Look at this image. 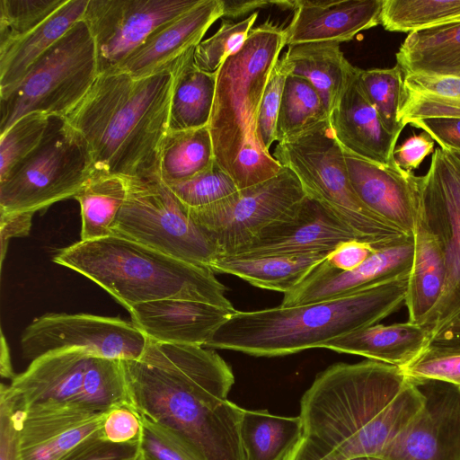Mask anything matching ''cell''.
<instances>
[{"label":"cell","instance_id":"6da1fadb","mask_svg":"<svg viewBox=\"0 0 460 460\" xmlns=\"http://www.w3.org/2000/svg\"><path fill=\"white\" fill-rule=\"evenodd\" d=\"M122 365L137 413L183 436L206 460H246L244 409L228 399L234 376L216 351L149 340L138 358Z\"/></svg>","mask_w":460,"mask_h":460},{"label":"cell","instance_id":"7a4b0ae2","mask_svg":"<svg viewBox=\"0 0 460 460\" xmlns=\"http://www.w3.org/2000/svg\"><path fill=\"white\" fill-rule=\"evenodd\" d=\"M423 401L398 367L371 359L333 364L304 393L301 435L284 460L379 457Z\"/></svg>","mask_w":460,"mask_h":460},{"label":"cell","instance_id":"3957f363","mask_svg":"<svg viewBox=\"0 0 460 460\" xmlns=\"http://www.w3.org/2000/svg\"><path fill=\"white\" fill-rule=\"evenodd\" d=\"M175 61L141 78L121 71L99 74L84 97L63 118L83 139L92 173L160 179Z\"/></svg>","mask_w":460,"mask_h":460},{"label":"cell","instance_id":"277c9868","mask_svg":"<svg viewBox=\"0 0 460 460\" xmlns=\"http://www.w3.org/2000/svg\"><path fill=\"white\" fill-rule=\"evenodd\" d=\"M409 276L305 305L235 311L205 347L278 357L321 346L376 324L405 303Z\"/></svg>","mask_w":460,"mask_h":460},{"label":"cell","instance_id":"5b68a950","mask_svg":"<svg viewBox=\"0 0 460 460\" xmlns=\"http://www.w3.org/2000/svg\"><path fill=\"white\" fill-rule=\"evenodd\" d=\"M285 45L284 29L265 22L252 29L243 46L217 70L208 128L215 160L239 190L271 179L282 168L263 148L257 119L265 85Z\"/></svg>","mask_w":460,"mask_h":460},{"label":"cell","instance_id":"8992f818","mask_svg":"<svg viewBox=\"0 0 460 460\" xmlns=\"http://www.w3.org/2000/svg\"><path fill=\"white\" fill-rule=\"evenodd\" d=\"M53 261L93 280L128 310L166 298L234 309L226 298V287L210 269L119 235L80 240L58 251Z\"/></svg>","mask_w":460,"mask_h":460},{"label":"cell","instance_id":"52a82bcc","mask_svg":"<svg viewBox=\"0 0 460 460\" xmlns=\"http://www.w3.org/2000/svg\"><path fill=\"white\" fill-rule=\"evenodd\" d=\"M272 156L296 175L307 196L376 249L413 236L387 223L359 199L349 181L343 148L329 119L279 142Z\"/></svg>","mask_w":460,"mask_h":460},{"label":"cell","instance_id":"ba28073f","mask_svg":"<svg viewBox=\"0 0 460 460\" xmlns=\"http://www.w3.org/2000/svg\"><path fill=\"white\" fill-rule=\"evenodd\" d=\"M98 75L95 43L82 19L36 61L12 91L0 97V135L32 112L65 118Z\"/></svg>","mask_w":460,"mask_h":460},{"label":"cell","instance_id":"9c48e42d","mask_svg":"<svg viewBox=\"0 0 460 460\" xmlns=\"http://www.w3.org/2000/svg\"><path fill=\"white\" fill-rule=\"evenodd\" d=\"M8 388L22 409L60 402L108 412L129 406L122 361L84 349H58L40 356L17 374Z\"/></svg>","mask_w":460,"mask_h":460},{"label":"cell","instance_id":"30bf717a","mask_svg":"<svg viewBox=\"0 0 460 460\" xmlns=\"http://www.w3.org/2000/svg\"><path fill=\"white\" fill-rule=\"evenodd\" d=\"M127 188L126 200L111 226V234L210 269L218 258L217 248L164 182L130 179Z\"/></svg>","mask_w":460,"mask_h":460},{"label":"cell","instance_id":"8fae6325","mask_svg":"<svg viewBox=\"0 0 460 460\" xmlns=\"http://www.w3.org/2000/svg\"><path fill=\"white\" fill-rule=\"evenodd\" d=\"M40 145L0 181V212H31L74 196L92 174L81 137L54 118Z\"/></svg>","mask_w":460,"mask_h":460},{"label":"cell","instance_id":"7c38bea8","mask_svg":"<svg viewBox=\"0 0 460 460\" xmlns=\"http://www.w3.org/2000/svg\"><path fill=\"white\" fill-rule=\"evenodd\" d=\"M305 196L296 175L282 166L271 179L188 211L217 248L218 258L230 257Z\"/></svg>","mask_w":460,"mask_h":460},{"label":"cell","instance_id":"4fadbf2b","mask_svg":"<svg viewBox=\"0 0 460 460\" xmlns=\"http://www.w3.org/2000/svg\"><path fill=\"white\" fill-rule=\"evenodd\" d=\"M148 341L132 322L119 317L49 313L35 318L22 331L20 349L23 358L30 362L64 349H84L123 361L138 358Z\"/></svg>","mask_w":460,"mask_h":460},{"label":"cell","instance_id":"5bb4252c","mask_svg":"<svg viewBox=\"0 0 460 460\" xmlns=\"http://www.w3.org/2000/svg\"><path fill=\"white\" fill-rule=\"evenodd\" d=\"M201 0H89L83 20L93 38L99 74L116 71L159 27Z\"/></svg>","mask_w":460,"mask_h":460},{"label":"cell","instance_id":"9a60e30c","mask_svg":"<svg viewBox=\"0 0 460 460\" xmlns=\"http://www.w3.org/2000/svg\"><path fill=\"white\" fill-rule=\"evenodd\" d=\"M416 181L418 217L436 237L447 265L444 294L425 326L431 332L460 290V164L437 148L427 173Z\"/></svg>","mask_w":460,"mask_h":460},{"label":"cell","instance_id":"2e32d148","mask_svg":"<svg viewBox=\"0 0 460 460\" xmlns=\"http://www.w3.org/2000/svg\"><path fill=\"white\" fill-rule=\"evenodd\" d=\"M408 379L423 395V404L379 457L460 460V387L435 379Z\"/></svg>","mask_w":460,"mask_h":460},{"label":"cell","instance_id":"e0dca14e","mask_svg":"<svg viewBox=\"0 0 460 460\" xmlns=\"http://www.w3.org/2000/svg\"><path fill=\"white\" fill-rule=\"evenodd\" d=\"M351 240L362 241L332 212L306 195L230 257L296 256L331 252L339 244Z\"/></svg>","mask_w":460,"mask_h":460},{"label":"cell","instance_id":"ac0fdd59","mask_svg":"<svg viewBox=\"0 0 460 460\" xmlns=\"http://www.w3.org/2000/svg\"><path fill=\"white\" fill-rule=\"evenodd\" d=\"M21 410L19 460H61L100 433L109 412L60 402L37 403Z\"/></svg>","mask_w":460,"mask_h":460},{"label":"cell","instance_id":"d6986e66","mask_svg":"<svg viewBox=\"0 0 460 460\" xmlns=\"http://www.w3.org/2000/svg\"><path fill=\"white\" fill-rule=\"evenodd\" d=\"M414 235L376 249L358 267L341 271L326 260L296 288L284 294L281 305L291 306L337 298L410 275Z\"/></svg>","mask_w":460,"mask_h":460},{"label":"cell","instance_id":"ffe728a7","mask_svg":"<svg viewBox=\"0 0 460 460\" xmlns=\"http://www.w3.org/2000/svg\"><path fill=\"white\" fill-rule=\"evenodd\" d=\"M344 151L349 181L373 213L414 235L419 209L416 176L399 166H385Z\"/></svg>","mask_w":460,"mask_h":460},{"label":"cell","instance_id":"44dd1931","mask_svg":"<svg viewBox=\"0 0 460 460\" xmlns=\"http://www.w3.org/2000/svg\"><path fill=\"white\" fill-rule=\"evenodd\" d=\"M352 66L345 88L329 114L331 128L341 146L369 162L398 166L394 156L399 136L389 132L367 98Z\"/></svg>","mask_w":460,"mask_h":460},{"label":"cell","instance_id":"7402d4cb","mask_svg":"<svg viewBox=\"0 0 460 460\" xmlns=\"http://www.w3.org/2000/svg\"><path fill=\"white\" fill-rule=\"evenodd\" d=\"M131 322L148 340L205 347L235 309L186 299L166 298L136 305Z\"/></svg>","mask_w":460,"mask_h":460},{"label":"cell","instance_id":"603a6c76","mask_svg":"<svg viewBox=\"0 0 460 460\" xmlns=\"http://www.w3.org/2000/svg\"><path fill=\"white\" fill-rule=\"evenodd\" d=\"M382 5L383 0H296L285 44L349 41L380 23Z\"/></svg>","mask_w":460,"mask_h":460},{"label":"cell","instance_id":"cb8c5ba5","mask_svg":"<svg viewBox=\"0 0 460 460\" xmlns=\"http://www.w3.org/2000/svg\"><path fill=\"white\" fill-rule=\"evenodd\" d=\"M223 14L222 0H201L196 6L155 30L116 71L146 77L171 66L196 48L209 27Z\"/></svg>","mask_w":460,"mask_h":460},{"label":"cell","instance_id":"d4e9b609","mask_svg":"<svg viewBox=\"0 0 460 460\" xmlns=\"http://www.w3.org/2000/svg\"><path fill=\"white\" fill-rule=\"evenodd\" d=\"M429 338L430 332L427 328L409 321L376 323L335 338L321 348L402 367L428 346Z\"/></svg>","mask_w":460,"mask_h":460},{"label":"cell","instance_id":"484cf974","mask_svg":"<svg viewBox=\"0 0 460 460\" xmlns=\"http://www.w3.org/2000/svg\"><path fill=\"white\" fill-rule=\"evenodd\" d=\"M88 2L66 0L31 32L0 49V97L12 91L36 61L83 19Z\"/></svg>","mask_w":460,"mask_h":460},{"label":"cell","instance_id":"4316f807","mask_svg":"<svg viewBox=\"0 0 460 460\" xmlns=\"http://www.w3.org/2000/svg\"><path fill=\"white\" fill-rule=\"evenodd\" d=\"M446 283L447 265L443 251L436 237L418 217L405 299L409 322L427 325L442 298Z\"/></svg>","mask_w":460,"mask_h":460},{"label":"cell","instance_id":"83f0119b","mask_svg":"<svg viewBox=\"0 0 460 460\" xmlns=\"http://www.w3.org/2000/svg\"><path fill=\"white\" fill-rule=\"evenodd\" d=\"M396 61L404 75L460 78V21L409 33Z\"/></svg>","mask_w":460,"mask_h":460},{"label":"cell","instance_id":"f1b7e54d","mask_svg":"<svg viewBox=\"0 0 460 460\" xmlns=\"http://www.w3.org/2000/svg\"><path fill=\"white\" fill-rule=\"evenodd\" d=\"M195 48L176 59L169 129L188 130L208 126L214 104L217 75L200 70Z\"/></svg>","mask_w":460,"mask_h":460},{"label":"cell","instance_id":"f546056e","mask_svg":"<svg viewBox=\"0 0 460 460\" xmlns=\"http://www.w3.org/2000/svg\"><path fill=\"white\" fill-rule=\"evenodd\" d=\"M331 252L255 258L221 257L213 262L210 270L214 273L234 275L252 286L285 294L299 285Z\"/></svg>","mask_w":460,"mask_h":460},{"label":"cell","instance_id":"4dcf8cb0","mask_svg":"<svg viewBox=\"0 0 460 460\" xmlns=\"http://www.w3.org/2000/svg\"><path fill=\"white\" fill-rule=\"evenodd\" d=\"M291 74L308 80L330 112L336 106L352 67L335 41L308 42L288 46L283 55Z\"/></svg>","mask_w":460,"mask_h":460},{"label":"cell","instance_id":"1f68e13d","mask_svg":"<svg viewBox=\"0 0 460 460\" xmlns=\"http://www.w3.org/2000/svg\"><path fill=\"white\" fill-rule=\"evenodd\" d=\"M301 429L299 416L244 409L241 438L246 460H284L296 444Z\"/></svg>","mask_w":460,"mask_h":460},{"label":"cell","instance_id":"d6a6232c","mask_svg":"<svg viewBox=\"0 0 460 460\" xmlns=\"http://www.w3.org/2000/svg\"><path fill=\"white\" fill-rule=\"evenodd\" d=\"M404 102L400 120L430 118H460V78L454 76L404 75Z\"/></svg>","mask_w":460,"mask_h":460},{"label":"cell","instance_id":"836d02e7","mask_svg":"<svg viewBox=\"0 0 460 460\" xmlns=\"http://www.w3.org/2000/svg\"><path fill=\"white\" fill-rule=\"evenodd\" d=\"M215 162L208 126L168 130L162 144L159 176L166 185L187 181L208 169Z\"/></svg>","mask_w":460,"mask_h":460},{"label":"cell","instance_id":"e575fe53","mask_svg":"<svg viewBox=\"0 0 460 460\" xmlns=\"http://www.w3.org/2000/svg\"><path fill=\"white\" fill-rule=\"evenodd\" d=\"M127 180L111 174L92 173L74 196L81 208V241L111 234L110 229L127 198Z\"/></svg>","mask_w":460,"mask_h":460},{"label":"cell","instance_id":"d590c367","mask_svg":"<svg viewBox=\"0 0 460 460\" xmlns=\"http://www.w3.org/2000/svg\"><path fill=\"white\" fill-rule=\"evenodd\" d=\"M326 119L329 113L316 89L305 78L290 73L282 93L276 140L283 141Z\"/></svg>","mask_w":460,"mask_h":460},{"label":"cell","instance_id":"8d00e7d4","mask_svg":"<svg viewBox=\"0 0 460 460\" xmlns=\"http://www.w3.org/2000/svg\"><path fill=\"white\" fill-rule=\"evenodd\" d=\"M460 21V0H383L380 24L408 32Z\"/></svg>","mask_w":460,"mask_h":460},{"label":"cell","instance_id":"74e56055","mask_svg":"<svg viewBox=\"0 0 460 460\" xmlns=\"http://www.w3.org/2000/svg\"><path fill=\"white\" fill-rule=\"evenodd\" d=\"M399 65L391 68L358 69L362 89L385 128L400 136L404 126L400 112L404 102V76Z\"/></svg>","mask_w":460,"mask_h":460},{"label":"cell","instance_id":"f35d334b","mask_svg":"<svg viewBox=\"0 0 460 460\" xmlns=\"http://www.w3.org/2000/svg\"><path fill=\"white\" fill-rule=\"evenodd\" d=\"M51 117L40 112L27 114L0 135V181L42 142Z\"/></svg>","mask_w":460,"mask_h":460},{"label":"cell","instance_id":"ab89813d","mask_svg":"<svg viewBox=\"0 0 460 460\" xmlns=\"http://www.w3.org/2000/svg\"><path fill=\"white\" fill-rule=\"evenodd\" d=\"M66 0H0V49L26 36Z\"/></svg>","mask_w":460,"mask_h":460},{"label":"cell","instance_id":"60d3db41","mask_svg":"<svg viewBox=\"0 0 460 460\" xmlns=\"http://www.w3.org/2000/svg\"><path fill=\"white\" fill-rule=\"evenodd\" d=\"M257 17L258 12H254L240 22L224 19L217 31L195 48L196 66L208 73L217 72L225 60L243 46Z\"/></svg>","mask_w":460,"mask_h":460},{"label":"cell","instance_id":"b9f144b4","mask_svg":"<svg viewBox=\"0 0 460 460\" xmlns=\"http://www.w3.org/2000/svg\"><path fill=\"white\" fill-rule=\"evenodd\" d=\"M187 208H199L215 204L239 190L236 183L216 162L194 177L167 185Z\"/></svg>","mask_w":460,"mask_h":460},{"label":"cell","instance_id":"7bdbcfd3","mask_svg":"<svg viewBox=\"0 0 460 460\" xmlns=\"http://www.w3.org/2000/svg\"><path fill=\"white\" fill-rule=\"evenodd\" d=\"M140 447L155 460H206L188 439L175 430L143 416H140Z\"/></svg>","mask_w":460,"mask_h":460},{"label":"cell","instance_id":"ee69618b","mask_svg":"<svg viewBox=\"0 0 460 460\" xmlns=\"http://www.w3.org/2000/svg\"><path fill=\"white\" fill-rule=\"evenodd\" d=\"M400 368L407 378L440 380L460 387V347L428 345Z\"/></svg>","mask_w":460,"mask_h":460},{"label":"cell","instance_id":"f6af8a7d","mask_svg":"<svg viewBox=\"0 0 460 460\" xmlns=\"http://www.w3.org/2000/svg\"><path fill=\"white\" fill-rule=\"evenodd\" d=\"M291 68L284 58H279L273 66L261 97L257 119L258 137L266 152L276 140L277 120L287 76Z\"/></svg>","mask_w":460,"mask_h":460},{"label":"cell","instance_id":"bcb514c9","mask_svg":"<svg viewBox=\"0 0 460 460\" xmlns=\"http://www.w3.org/2000/svg\"><path fill=\"white\" fill-rule=\"evenodd\" d=\"M22 410L8 385L0 387V460H19L18 433Z\"/></svg>","mask_w":460,"mask_h":460},{"label":"cell","instance_id":"7dc6e473","mask_svg":"<svg viewBox=\"0 0 460 460\" xmlns=\"http://www.w3.org/2000/svg\"><path fill=\"white\" fill-rule=\"evenodd\" d=\"M140 448L139 441L112 443L102 438V430L86 439L61 460H133Z\"/></svg>","mask_w":460,"mask_h":460},{"label":"cell","instance_id":"c3c4849f","mask_svg":"<svg viewBox=\"0 0 460 460\" xmlns=\"http://www.w3.org/2000/svg\"><path fill=\"white\" fill-rule=\"evenodd\" d=\"M102 435L112 443L137 442L141 435L140 416L128 405L113 408L106 414Z\"/></svg>","mask_w":460,"mask_h":460},{"label":"cell","instance_id":"681fc988","mask_svg":"<svg viewBox=\"0 0 460 460\" xmlns=\"http://www.w3.org/2000/svg\"><path fill=\"white\" fill-rule=\"evenodd\" d=\"M410 125L423 129L440 148L460 152V118H430L415 119Z\"/></svg>","mask_w":460,"mask_h":460},{"label":"cell","instance_id":"f907efd6","mask_svg":"<svg viewBox=\"0 0 460 460\" xmlns=\"http://www.w3.org/2000/svg\"><path fill=\"white\" fill-rule=\"evenodd\" d=\"M428 345L460 347V290L444 315L433 327Z\"/></svg>","mask_w":460,"mask_h":460},{"label":"cell","instance_id":"816d5d0a","mask_svg":"<svg viewBox=\"0 0 460 460\" xmlns=\"http://www.w3.org/2000/svg\"><path fill=\"white\" fill-rule=\"evenodd\" d=\"M434 139L426 132L413 135L405 140L402 146L395 147L394 152L397 165L408 172L417 169L424 158L433 149Z\"/></svg>","mask_w":460,"mask_h":460},{"label":"cell","instance_id":"f5cc1de1","mask_svg":"<svg viewBox=\"0 0 460 460\" xmlns=\"http://www.w3.org/2000/svg\"><path fill=\"white\" fill-rule=\"evenodd\" d=\"M375 250L371 244L359 240L344 242L328 255L326 262L338 270H352L366 261Z\"/></svg>","mask_w":460,"mask_h":460},{"label":"cell","instance_id":"db71d44e","mask_svg":"<svg viewBox=\"0 0 460 460\" xmlns=\"http://www.w3.org/2000/svg\"><path fill=\"white\" fill-rule=\"evenodd\" d=\"M31 212H0V248L1 265L7 251L8 243L12 238L29 234L32 217Z\"/></svg>","mask_w":460,"mask_h":460},{"label":"cell","instance_id":"11a10c76","mask_svg":"<svg viewBox=\"0 0 460 460\" xmlns=\"http://www.w3.org/2000/svg\"><path fill=\"white\" fill-rule=\"evenodd\" d=\"M223 14L222 17L228 19L238 18L243 14L249 13L259 8H263L272 4V1L266 0H222Z\"/></svg>","mask_w":460,"mask_h":460},{"label":"cell","instance_id":"9f6ffc18","mask_svg":"<svg viewBox=\"0 0 460 460\" xmlns=\"http://www.w3.org/2000/svg\"><path fill=\"white\" fill-rule=\"evenodd\" d=\"M0 374L3 378L10 379V381L16 376L13 368L9 347L3 332H1Z\"/></svg>","mask_w":460,"mask_h":460},{"label":"cell","instance_id":"6f0895ef","mask_svg":"<svg viewBox=\"0 0 460 460\" xmlns=\"http://www.w3.org/2000/svg\"><path fill=\"white\" fill-rule=\"evenodd\" d=\"M133 460H155L151 456H149L145 451L139 448L138 452L134 456Z\"/></svg>","mask_w":460,"mask_h":460},{"label":"cell","instance_id":"680465c9","mask_svg":"<svg viewBox=\"0 0 460 460\" xmlns=\"http://www.w3.org/2000/svg\"><path fill=\"white\" fill-rule=\"evenodd\" d=\"M350 460H384L381 457L378 456H362V457H357Z\"/></svg>","mask_w":460,"mask_h":460},{"label":"cell","instance_id":"91938a15","mask_svg":"<svg viewBox=\"0 0 460 460\" xmlns=\"http://www.w3.org/2000/svg\"><path fill=\"white\" fill-rule=\"evenodd\" d=\"M447 151L450 154V155L453 158H455L460 164V152H458V151H451V150H447Z\"/></svg>","mask_w":460,"mask_h":460}]
</instances>
